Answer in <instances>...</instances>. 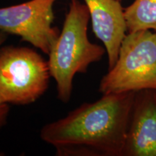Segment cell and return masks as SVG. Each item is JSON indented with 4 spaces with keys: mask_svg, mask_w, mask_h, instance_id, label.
Instances as JSON below:
<instances>
[{
    "mask_svg": "<svg viewBox=\"0 0 156 156\" xmlns=\"http://www.w3.org/2000/svg\"><path fill=\"white\" fill-rule=\"evenodd\" d=\"M135 91L103 94L43 126L40 136L57 156H122Z\"/></svg>",
    "mask_w": 156,
    "mask_h": 156,
    "instance_id": "1",
    "label": "cell"
},
{
    "mask_svg": "<svg viewBox=\"0 0 156 156\" xmlns=\"http://www.w3.org/2000/svg\"><path fill=\"white\" fill-rule=\"evenodd\" d=\"M90 13L79 0H71L63 28L48 56L51 77L56 83L57 98L69 101L76 74L86 73L91 64L101 61L106 48L93 44L87 37Z\"/></svg>",
    "mask_w": 156,
    "mask_h": 156,
    "instance_id": "2",
    "label": "cell"
},
{
    "mask_svg": "<svg viewBox=\"0 0 156 156\" xmlns=\"http://www.w3.org/2000/svg\"><path fill=\"white\" fill-rule=\"evenodd\" d=\"M156 90V31L128 33L114 67L101 79L103 94Z\"/></svg>",
    "mask_w": 156,
    "mask_h": 156,
    "instance_id": "3",
    "label": "cell"
},
{
    "mask_svg": "<svg viewBox=\"0 0 156 156\" xmlns=\"http://www.w3.org/2000/svg\"><path fill=\"white\" fill-rule=\"evenodd\" d=\"M48 61L33 48L0 47V104L28 105L47 90Z\"/></svg>",
    "mask_w": 156,
    "mask_h": 156,
    "instance_id": "4",
    "label": "cell"
},
{
    "mask_svg": "<svg viewBox=\"0 0 156 156\" xmlns=\"http://www.w3.org/2000/svg\"><path fill=\"white\" fill-rule=\"evenodd\" d=\"M56 0H30L0 8V30L16 35L48 55L60 31L53 26Z\"/></svg>",
    "mask_w": 156,
    "mask_h": 156,
    "instance_id": "5",
    "label": "cell"
},
{
    "mask_svg": "<svg viewBox=\"0 0 156 156\" xmlns=\"http://www.w3.org/2000/svg\"><path fill=\"white\" fill-rule=\"evenodd\" d=\"M122 156H156V90L136 92Z\"/></svg>",
    "mask_w": 156,
    "mask_h": 156,
    "instance_id": "6",
    "label": "cell"
},
{
    "mask_svg": "<svg viewBox=\"0 0 156 156\" xmlns=\"http://www.w3.org/2000/svg\"><path fill=\"white\" fill-rule=\"evenodd\" d=\"M90 13L95 36L104 45L108 69L117 61L120 46L127 31L124 9L118 0H84Z\"/></svg>",
    "mask_w": 156,
    "mask_h": 156,
    "instance_id": "7",
    "label": "cell"
},
{
    "mask_svg": "<svg viewBox=\"0 0 156 156\" xmlns=\"http://www.w3.org/2000/svg\"><path fill=\"white\" fill-rule=\"evenodd\" d=\"M127 33L156 31V0H134L124 9Z\"/></svg>",
    "mask_w": 156,
    "mask_h": 156,
    "instance_id": "8",
    "label": "cell"
},
{
    "mask_svg": "<svg viewBox=\"0 0 156 156\" xmlns=\"http://www.w3.org/2000/svg\"><path fill=\"white\" fill-rule=\"evenodd\" d=\"M7 34L0 30V47L6 41L7 38ZM9 112V106L7 104H0V130L7 124V117Z\"/></svg>",
    "mask_w": 156,
    "mask_h": 156,
    "instance_id": "9",
    "label": "cell"
},
{
    "mask_svg": "<svg viewBox=\"0 0 156 156\" xmlns=\"http://www.w3.org/2000/svg\"><path fill=\"white\" fill-rule=\"evenodd\" d=\"M0 155H3V154L2 153H0Z\"/></svg>",
    "mask_w": 156,
    "mask_h": 156,
    "instance_id": "10",
    "label": "cell"
},
{
    "mask_svg": "<svg viewBox=\"0 0 156 156\" xmlns=\"http://www.w3.org/2000/svg\"><path fill=\"white\" fill-rule=\"evenodd\" d=\"M118 1H120V0H118Z\"/></svg>",
    "mask_w": 156,
    "mask_h": 156,
    "instance_id": "11",
    "label": "cell"
}]
</instances>
